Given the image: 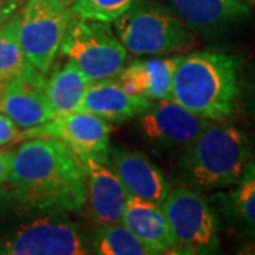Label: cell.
<instances>
[{
  "instance_id": "obj_22",
  "label": "cell",
  "mask_w": 255,
  "mask_h": 255,
  "mask_svg": "<svg viewBox=\"0 0 255 255\" xmlns=\"http://www.w3.org/2000/svg\"><path fill=\"white\" fill-rule=\"evenodd\" d=\"M137 0H75L71 4L74 16L105 23L115 21Z\"/></svg>"
},
{
  "instance_id": "obj_12",
  "label": "cell",
  "mask_w": 255,
  "mask_h": 255,
  "mask_svg": "<svg viewBox=\"0 0 255 255\" xmlns=\"http://www.w3.org/2000/svg\"><path fill=\"white\" fill-rule=\"evenodd\" d=\"M107 163L117 173L128 193L137 199L162 206L172 190L163 172L139 150L110 146Z\"/></svg>"
},
{
  "instance_id": "obj_9",
  "label": "cell",
  "mask_w": 255,
  "mask_h": 255,
  "mask_svg": "<svg viewBox=\"0 0 255 255\" xmlns=\"http://www.w3.org/2000/svg\"><path fill=\"white\" fill-rule=\"evenodd\" d=\"M136 118L140 136L149 145L166 150H186L209 124V119L193 114L170 98L150 101Z\"/></svg>"
},
{
  "instance_id": "obj_11",
  "label": "cell",
  "mask_w": 255,
  "mask_h": 255,
  "mask_svg": "<svg viewBox=\"0 0 255 255\" xmlns=\"http://www.w3.org/2000/svg\"><path fill=\"white\" fill-rule=\"evenodd\" d=\"M46 74L34 70L14 80L0 82V112L18 128H34L53 117L46 92Z\"/></svg>"
},
{
  "instance_id": "obj_21",
  "label": "cell",
  "mask_w": 255,
  "mask_h": 255,
  "mask_svg": "<svg viewBox=\"0 0 255 255\" xmlns=\"http://www.w3.org/2000/svg\"><path fill=\"white\" fill-rule=\"evenodd\" d=\"M20 46L16 31V14L0 26V82L14 80L34 71Z\"/></svg>"
},
{
  "instance_id": "obj_8",
  "label": "cell",
  "mask_w": 255,
  "mask_h": 255,
  "mask_svg": "<svg viewBox=\"0 0 255 255\" xmlns=\"http://www.w3.org/2000/svg\"><path fill=\"white\" fill-rule=\"evenodd\" d=\"M90 244L63 213L31 220L0 237V255H85Z\"/></svg>"
},
{
  "instance_id": "obj_1",
  "label": "cell",
  "mask_w": 255,
  "mask_h": 255,
  "mask_svg": "<svg viewBox=\"0 0 255 255\" xmlns=\"http://www.w3.org/2000/svg\"><path fill=\"white\" fill-rule=\"evenodd\" d=\"M7 182L18 201L46 213L78 211L87 204L81 159L53 137H30L11 155Z\"/></svg>"
},
{
  "instance_id": "obj_2",
  "label": "cell",
  "mask_w": 255,
  "mask_h": 255,
  "mask_svg": "<svg viewBox=\"0 0 255 255\" xmlns=\"http://www.w3.org/2000/svg\"><path fill=\"white\" fill-rule=\"evenodd\" d=\"M240 58L221 51H194L176 64L170 100L201 118L224 122L240 95Z\"/></svg>"
},
{
  "instance_id": "obj_26",
  "label": "cell",
  "mask_w": 255,
  "mask_h": 255,
  "mask_svg": "<svg viewBox=\"0 0 255 255\" xmlns=\"http://www.w3.org/2000/svg\"><path fill=\"white\" fill-rule=\"evenodd\" d=\"M16 10V0H0V26L14 14Z\"/></svg>"
},
{
  "instance_id": "obj_13",
  "label": "cell",
  "mask_w": 255,
  "mask_h": 255,
  "mask_svg": "<svg viewBox=\"0 0 255 255\" xmlns=\"http://www.w3.org/2000/svg\"><path fill=\"white\" fill-rule=\"evenodd\" d=\"M78 156V155H77ZM87 177V201L100 224L121 223L129 193L107 159L97 156H78Z\"/></svg>"
},
{
  "instance_id": "obj_15",
  "label": "cell",
  "mask_w": 255,
  "mask_h": 255,
  "mask_svg": "<svg viewBox=\"0 0 255 255\" xmlns=\"http://www.w3.org/2000/svg\"><path fill=\"white\" fill-rule=\"evenodd\" d=\"M121 223L149 248L152 255L179 254L162 206L129 196Z\"/></svg>"
},
{
  "instance_id": "obj_7",
  "label": "cell",
  "mask_w": 255,
  "mask_h": 255,
  "mask_svg": "<svg viewBox=\"0 0 255 255\" xmlns=\"http://www.w3.org/2000/svg\"><path fill=\"white\" fill-rule=\"evenodd\" d=\"M71 17V7L58 0H27L16 13L18 43L40 73L51 70Z\"/></svg>"
},
{
  "instance_id": "obj_6",
  "label": "cell",
  "mask_w": 255,
  "mask_h": 255,
  "mask_svg": "<svg viewBox=\"0 0 255 255\" xmlns=\"http://www.w3.org/2000/svg\"><path fill=\"white\" fill-rule=\"evenodd\" d=\"M180 255H210L220 251L219 217L206 197L187 186L169 191L162 203Z\"/></svg>"
},
{
  "instance_id": "obj_19",
  "label": "cell",
  "mask_w": 255,
  "mask_h": 255,
  "mask_svg": "<svg viewBox=\"0 0 255 255\" xmlns=\"http://www.w3.org/2000/svg\"><path fill=\"white\" fill-rule=\"evenodd\" d=\"M90 85V80L75 67L67 61L57 67L46 80V92L53 117H61L80 111L84 95Z\"/></svg>"
},
{
  "instance_id": "obj_18",
  "label": "cell",
  "mask_w": 255,
  "mask_h": 255,
  "mask_svg": "<svg viewBox=\"0 0 255 255\" xmlns=\"http://www.w3.org/2000/svg\"><path fill=\"white\" fill-rule=\"evenodd\" d=\"M228 226L244 237L255 238V160L247 164L233 189L214 196Z\"/></svg>"
},
{
  "instance_id": "obj_14",
  "label": "cell",
  "mask_w": 255,
  "mask_h": 255,
  "mask_svg": "<svg viewBox=\"0 0 255 255\" xmlns=\"http://www.w3.org/2000/svg\"><path fill=\"white\" fill-rule=\"evenodd\" d=\"M184 26L199 33H221L246 21L251 9L240 0H170Z\"/></svg>"
},
{
  "instance_id": "obj_3",
  "label": "cell",
  "mask_w": 255,
  "mask_h": 255,
  "mask_svg": "<svg viewBox=\"0 0 255 255\" xmlns=\"http://www.w3.org/2000/svg\"><path fill=\"white\" fill-rule=\"evenodd\" d=\"M253 159L246 132L234 125L209 121L180 159V172L187 187L214 190L237 182Z\"/></svg>"
},
{
  "instance_id": "obj_5",
  "label": "cell",
  "mask_w": 255,
  "mask_h": 255,
  "mask_svg": "<svg viewBox=\"0 0 255 255\" xmlns=\"http://www.w3.org/2000/svg\"><path fill=\"white\" fill-rule=\"evenodd\" d=\"M61 54L81 71L90 82L117 78L124 70L128 50L122 46L111 23L74 16L61 46Z\"/></svg>"
},
{
  "instance_id": "obj_20",
  "label": "cell",
  "mask_w": 255,
  "mask_h": 255,
  "mask_svg": "<svg viewBox=\"0 0 255 255\" xmlns=\"http://www.w3.org/2000/svg\"><path fill=\"white\" fill-rule=\"evenodd\" d=\"M88 244L91 253L98 255H152L122 223L101 224Z\"/></svg>"
},
{
  "instance_id": "obj_27",
  "label": "cell",
  "mask_w": 255,
  "mask_h": 255,
  "mask_svg": "<svg viewBox=\"0 0 255 255\" xmlns=\"http://www.w3.org/2000/svg\"><path fill=\"white\" fill-rule=\"evenodd\" d=\"M253 240H254V241H253L251 244H248L247 247H244L241 253H246V254H255V238H253Z\"/></svg>"
},
{
  "instance_id": "obj_25",
  "label": "cell",
  "mask_w": 255,
  "mask_h": 255,
  "mask_svg": "<svg viewBox=\"0 0 255 255\" xmlns=\"http://www.w3.org/2000/svg\"><path fill=\"white\" fill-rule=\"evenodd\" d=\"M11 155L10 150H0V186L7 182L10 173V164H11Z\"/></svg>"
},
{
  "instance_id": "obj_29",
  "label": "cell",
  "mask_w": 255,
  "mask_h": 255,
  "mask_svg": "<svg viewBox=\"0 0 255 255\" xmlns=\"http://www.w3.org/2000/svg\"><path fill=\"white\" fill-rule=\"evenodd\" d=\"M240 1H255V0H240Z\"/></svg>"
},
{
  "instance_id": "obj_10",
  "label": "cell",
  "mask_w": 255,
  "mask_h": 255,
  "mask_svg": "<svg viewBox=\"0 0 255 255\" xmlns=\"http://www.w3.org/2000/svg\"><path fill=\"white\" fill-rule=\"evenodd\" d=\"M112 125L87 111L55 117L44 124L28 128L17 137H53L67 145L78 156L90 155L107 159Z\"/></svg>"
},
{
  "instance_id": "obj_17",
  "label": "cell",
  "mask_w": 255,
  "mask_h": 255,
  "mask_svg": "<svg viewBox=\"0 0 255 255\" xmlns=\"http://www.w3.org/2000/svg\"><path fill=\"white\" fill-rule=\"evenodd\" d=\"M150 101L127 92L122 85L112 80L90 82L80 111H87L111 124H122L136 118L149 107Z\"/></svg>"
},
{
  "instance_id": "obj_24",
  "label": "cell",
  "mask_w": 255,
  "mask_h": 255,
  "mask_svg": "<svg viewBox=\"0 0 255 255\" xmlns=\"http://www.w3.org/2000/svg\"><path fill=\"white\" fill-rule=\"evenodd\" d=\"M17 125L4 114L0 112V146L7 145L9 142L17 139L18 129Z\"/></svg>"
},
{
  "instance_id": "obj_23",
  "label": "cell",
  "mask_w": 255,
  "mask_h": 255,
  "mask_svg": "<svg viewBox=\"0 0 255 255\" xmlns=\"http://www.w3.org/2000/svg\"><path fill=\"white\" fill-rule=\"evenodd\" d=\"M243 102L248 114L255 119V65L247 75L243 91Z\"/></svg>"
},
{
  "instance_id": "obj_28",
  "label": "cell",
  "mask_w": 255,
  "mask_h": 255,
  "mask_svg": "<svg viewBox=\"0 0 255 255\" xmlns=\"http://www.w3.org/2000/svg\"><path fill=\"white\" fill-rule=\"evenodd\" d=\"M58 1H61L65 6H70V7H71V4H73L75 0H58Z\"/></svg>"
},
{
  "instance_id": "obj_16",
  "label": "cell",
  "mask_w": 255,
  "mask_h": 255,
  "mask_svg": "<svg viewBox=\"0 0 255 255\" xmlns=\"http://www.w3.org/2000/svg\"><path fill=\"white\" fill-rule=\"evenodd\" d=\"M180 55L162 58L159 55L130 63L118 74L117 81L132 95L149 101L167 100L172 97V82Z\"/></svg>"
},
{
  "instance_id": "obj_4",
  "label": "cell",
  "mask_w": 255,
  "mask_h": 255,
  "mask_svg": "<svg viewBox=\"0 0 255 255\" xmlns=\"http://www.w3.org/2000/svg\"><path fill=\"white\" fill-rule=\"evenodd\" d=\"M112 23L122 46L135 55L173 54L194 41L177 14L153 0H137Z\"/></svg>"
}]
</instances>
